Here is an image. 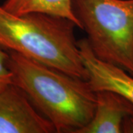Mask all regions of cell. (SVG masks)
Returning <instances> with one entry per match:
<instances>
[{
  "label": "cell",
  "mask_w": 133,
  "mask_h": 133,
  "mask_svg": "<svg viewBox=\"0 0 133 133\" xmlns=\"http://www.w3.org/2000/svg\"><path fill=\"white\" fill-rule=\"evenodd\" d=\"M121 131L124 133H133V113L124 118L121 124Z\"/></svg>",
  "instance_id": "obj_9"
},
{
  "label": "cell",
  "mask_w": 133,
  "mask_h": 133,
  "mask_svg": "<svg viewBox=\"0 0 133 133\" xmlns=\"http://www.w3.org/2000/svg\"><path fill=\"white\" fill-rule=\"evenodd\" d=\"M94 115L78 133H121L124 118L133 113V104L114 91L98 90Z\"/></svg>",
  "instance_id": "obj_6"
},
{
  "label": "cell",
  "mask_w": 133,
  "mask_h": 133,
  "mask_svg": "<svg viewBox=\"0 0 133 133\" xmlns=\"http://www.w3.org/2000/svg\"><path fill=\"white\" fill-rule=\"evenodd\" d=\"M97 58L133 76V0H72Z\"/></svg>",
  "instance_id": "obj_3"
},
{
  "label": "cell",
  "mask_w": 133,
  "mask_h": 133,
  "mask_svg": "<svg viewBox=\"0 0 133 133\" xmlns=\"http://www.w3.org/2000/svg\"><path fill=\"white\" fill-rule=\"evenodd\" d=\"M2 8L13 14L42 13L70 19L80 28V23L73 13L72 0H6Z\"/></svg>",
  "instance_id": "obj_7"
},
{
  "label": "cell",
  "mask_w": 133,
  "mask_h": 133,
  "mask_svg": "<svg viewBox=\"0 0 133 133\" xmlns=\"http://www.w3.org/2000/svg\"><path fill=\"white\" fill-rule=\"evenodd\" d=\"M70 19L30 13L15 15L0 5V47L69 75L88 80Z\"/></svg>",
  "instance_id": "obj_2"
},
{
  "label": "cell",
  "mask_w": 133,
  "mask_h": 133,
  "mask_svg": "<svg viewBox=\"0 0 133 133\" xmlns=\"http://www.w3.org/2000/svg\"><path fill=\"white\" fill-rule=\"evenodd\" d=\"M8 52L0 47V91L12 84V75L8 66Z\"/></svg>",
  "instance_id": "obj_8"
},
{
  "label": "cell",
  "mask_w": 133,
  "mask_h": 133,
  "mask_svg": "<svg viewBox=\"0 0 133 133\" xmlns=\"http://www.w3.org/2000/svg\"><path fill=\"white\" fill-rule=\"evenodd\" d=\"M0 133H56L48 119L14 84L0 91Z\"/></svg>",
  "instance_id": "obj_4"
},
{
  "label": "cell",
  "mask_w": 133,
  "mask_h": 133,
  "mask_svg": "<svg viewBox=\"0 0 133 133\" xmlns=\"http://www.w3.org/2000/svg\"><path fill=\"white\" fill-rule=\"evenodd\" d=\"M83 62L88 73V82L95 91H114L133 104V76L128 72L104 62L95 56L87 38L78 41Z\"/></svg>",
  "instance_id": "obj_5"
},
{
  "label": "cell",
  "mask_w": 133,
  "mask_h": 133,
  "mask_svg": "<svg viewBox=\"0 0 133 133\" xmlns=\"http://www.w3.org/2000/svg\"><path fill=\"white\" fill-rule=\"evenodd\" d=\"M8 52L12 84L53 125L56 133H78L92 118L96 92L87 80L14 51Z\"/></svg>",
  "instance_id": "obj_1"
}]
</instances>
